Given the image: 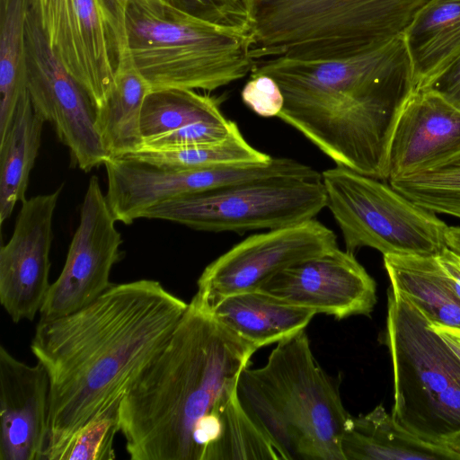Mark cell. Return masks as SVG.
<instances>
[{"label": "cell", "instance_id": "cell-19", "mask_svg": "<svg viewBox=\"0 0 460 460\" xmlns=\"http://www.w3.org/2000/svg\"><path fill=\"white\" fill-rule=\"evenodd\" d=\"M202 309L257 349L305 330L316 314L260 289L226 296Z\"/></svg>", "mask_w": 460, "mask_h": 460}, {"label": "cell", "instance_id": "cell-10", "mask_svg": "<svg viewBox=\"0 0 460 460\" xmlns=\"http://www.w3.org/2000/svg\"><path fill=\"white\" fill-rule=\"evenodd\" d=\"M57 58L85 89L94 105L109 96L128 54L104 0H27Z\"/></svg>", "mask_w": 460, "mask_h": 460}, {"label": "cell", "instance_id": "cell-14", "mask_svg": "<svg viewBox=\"0 0 460 460\" xmlns=\"http://www.w3.org/2000/svg\"><path fill=\"white\" fill-rule=\"evenodd\" d=\"M99 179L92 176L80 210V221L59 277L50 285L40 318L66 315L89 305L113 283L112 267L121 260L122 237Z\"/></svg>", "mask_w": 460, "mask_h": 460}, {"label": "cell", "instance_id": "cell-23", "mask_svg": "<svg viewBox=\"0 0 460 460\" xmlns=\"http://www.w3.org/2000/svg\"><path fill=\"white\" fill-rule=\"evenodd\" d=\"M391 287L434 323L460 329V300L436 256L384 255Z\"/></svg>", "mask_w": 460, "mask_h": 460}, {"label": "cell", "instance_id": "cell-16", "mask_svg": "<svg viewBox=\"0 0 460 460\" xmlns=\"http://www.w3.org/2000/svg\"><path fill=\"white\" fill-rule=\"evenodd\" d=\"M260 290L339 320L369 315L376 303L374 279L353 253L338 247L283 270Z\"/></svg>", "mask_w": 460, "mask_h": 460}, {"label": "cell", "instance_id": "cell-1", "mask_svg": "<svg viewBox=\"0 0 460 460\" xmlns=\"http://www.w3.org/2000/svg\"><path fill=\"white\" fill-rule=\"evenodd\" d=\"M258 349L193 303L119 406L133 460H278L242 409L239 376Z\"/></svg>", "mask_w": 460, "mask_h": 460}, {"label": "cell", "instance_id": "cell-9", "mask_svg": "<svg viewBox=\"0 0 460 460\" xmlns=\"http://www.w3.org/2000/svg\"><path fill=\"white\" fill-rule=\"evenodd\" d=\"M326 207L322 180L273 176L182 195L146 209L161 219L207 232L277 229L314 219Z\"/></svg>", "mask_w": 460, "mask_h": 460}, {"label": "cell", "instance_id": "cell-37", "mask_svg": "<svg viewBox=\"0 0 460 460\" xmlns=\"http://www.w3.org/2000/svg\"><path fill=\"white\" fill-rule=\"evenodd\" d=\"M447 245L460 254V226H449L447 233Z\"/></svg>", "mask_w": 460, "mask_h": 460}, {"label": "cell", "instance_id": "cell-29", "mask_svg": "<svg viewBox=\"0 0 460 460\" xmlns=\"http://www.w3.org/2000/svg\"><path fill=\"white\" fill-rule=\"evenodd\" d=\"M119 432V409L82 426L58 452L54 460H112L114 439Z\"/></svg>", "mask_w": 460, "mask_h": 460}, {"label": "cell", "instance_id": "cell-28", "mask_svg": "<svg viewBox=\"0 0 460 460\" xmlns=\"http://www.w3.org/2000/svg\"><path fill=\"white\" fill-rule=\"evenodd\" d=\"M387 182L422 208L460 219V156L433 170Z\"/></svg>", "mask_w": 460, "mask_h": 460}, {"label": "cell", "instance_id": "cell-18", "mask_svg": "<svg viewBox=\"0 0 460 460\" xmlns=\"http://www.w3.org/2000/svg\"><path fill=\"white\" fill-rule=\"evenodd\" d=\"M49 379L0 347V459L43 460L48 437Z\"/></svg>", "mask_w": 460, "mask_h": 460}, {"label": "cell", "instance_id": "cell-3", "mask_svg": "<svg viewBox=\"0 0 460 460\" xmlns=\"http://www.w3.org/2000/svg\"><path fill=\"white\" fill-rule=\"evenodd\" d=\"M257 75L270 76L280 88L284 103L279 119L336 165L387 181L394 122L414 90L402 35L347 58L257 60L251 75Z\"/></svg>", "mask_w": 460, "mask_h": 460}, {"label": "cell", "instance_id": "cell-34", "mask_svg": "<svg viewBox=\"0 0 460 460\" xmlns=\"http://www.w3.org/2000/svg\"><path fill=\"white\" fill-rule=\"evenodd\" d=\"M108 9L113 18L116 27L124 39L126 37L125 29V13L127 5L129 2L136 3L145 8L155 13H161L165 8V4L163 0H104Z\"/></svg>", "mask_w": 460, "mask_h": 460}, {"label": "cell", "instance_id": "cell-30", "mask_svg": "<svg viewBox=\"0 0 460 460\" xmlns=\"http://www.w3.org/2000/svg\"><path fill=\"white\" fill-rule=\"evenodd\" d=\"M236 123L199 121L144 140L142 147L169 150L209 146L225 141Z\"/></svg>", "mask_w": 460, "mask_h": 460}, {"label": "cell", "instance_id": "cell-33", "mask_svg": "<svg viewBox=\"0 0 460 460\" xmlns=\"http://www.w3.org/2000/svg\"><path fill=\"white\" fill-rule=\"evenodd\" d=\"M423 89L435 91L460 108V57Z\"/></svg>", "mask_w": 460, "mask_h": 460}, {"label": "cell", "instance_id": "cell-11", "mask_svg": "<svg viewBox=\"0 0 460 460\" xmlns=\"http://www.w3.org/2000/svg\"><path fill=\"white\" fill-rule=\"evenodd\" d=\"M336 247L334 232L314 218L252 234L204 269L190 302L209 308L226 296L259 290L283 270Z\"/></svg>", "mask_w": 460, "mask_h": 460}, {"label": "cell", "instance_id": "cell-31", "mask_svg": "<svg viewBox=\"0 0 460 460\" xmlns=\"http://www.w3.org/2000/svg\"><path fill=\"white\" fill-rule=\"evenodd\" d=\"M165 5L198 20L246 32L247 15L241 0H163Z\"/></svg>", "mask_w": 460, "mask_h": 460}, {"label": "cell", "instance_id": "cell-36", "mask_svg": "<svg viewBox=\"0 0 460 460\" xmlns=\"http://www.w3.org/2000/svg\"><path fill=\"white\" fill-rule=\"evenodd\" d=\"M431 325L450 349L460 358V329L432 322Z\"/></svg>", "mask_w": 460, "mask_h": 460}, {"label": "cell", "instance_id": "cell-24", "mask_svg": "<svg viewBox=\"0 0 460 460\" xmlns=\"http://www.w3.org/2000/svg\"><path fill=\"white\" fill-rule=\"evenodd\" d=\"M44 120L31 104L29 93L19 102L13 120L0 138V224L25 199L30 173L41 143Z\"/></svg>", "mask_w": 460, "mask_h": 460}, {"label": "cell", "instance_id": "cell-21", "mask_svg": "<svg viewBox=\"0 0 460 460\" xmlns=\"http://www.w3.org/2000/svg\"><path fill=\"white\" fill-rule=\"evenodd\" d=\"M344 460L460 459L447 447L425 442L402 428L383 405L350 416L341 438Z\"/></svg>", "mask_w": 460, "mask_h": 460}, {"label": "cell", "instance_id": "cell-4", "mask_svg": "<svg viewBox=\"0 0 460 460\" xmlns=\"http://www.w3.org/2000/svg\"><path fill=\"white\" fill-rule=\"evenodd\" d=\"M236 395L279 459L344 460L341 438L351 415L305 330L278 342L263 366L245 367Z\"/></svg>", "mask_w": 460, "mask_h": 460}, {"label": "cell", "instance_id": "cell-5", "mask_svg": "<svg viewBox=\"0 0 460 460\" xmlns=\"http://www.w3.org/2000/svg\"><path fill=\"white\" fill-rule=\"evenodd\" d=\"M255 60H331L375 50L403 34L429 0H241Z\"/></svg>", "mask_w": 460, "mask_h": 460}, {"label": "cell", "instance_id": "cell-35", "mask_svg": "<svg viewBox=\"0 0 460 460\" xmlns=\"http://www.w3.org/2000/svg\"><path fill=\"white\" fill-rule=\"evenodd\" d=\"M437 259L445 272L449 287L460 300V254L447 247L437 255Z\"/></svg>", "mask_w": 460, "mask_h": 460}, {"label": "cell", "instance_id": "cell-2", "mask_svg": "<svg viewBox=\"0 0 460 460\" xmlns=\"http://www.w3.org/2000/svg\"><path fill=\"white\" fill-rule=\"evenodd\" d=\"M189 304L153 279L112 284L89 305L40 318L31 349L49 379L43 460L90 420L119 409L165 347Z\"/></svg>", "mask_w": 460, "mask_h": 460}, {"label": "cell", "instance_id": "cell-27", "mask_svg": "<svg viewBox=\"0 0 460 460\" xmlns=\"http://www.w3.org/2000/svg\"><path fill=\"white\" fill-rule=\"evenodd\" d=\"M122 157L157 167L174 169L263 164L272 159L270 155L251 146L243 137L237 124L234 126L228 137L218 144L169 150L141 147Z\"/></svg>", "mask_w": 460, "mask_h": 460}, {"label": "cell", "instance_id": "cell-15", "mask_svg": "<svg viewBox=\"0 0 460 460\" xmlns=\"http://www.w3.org/2000/svg\"><path fill=\"white\" fill-rule=\"evenodd\" d=\"M63 184L22 202L12 236L0 249V302L13 323L32 321L50 288L53 217Z\"/></svg>", "mask_w": 460, "mask_h": 460}, {"label": "cell", "instance_id": "cell-13", "mask_svg": "<svg viewBox=\"0 0 460 460\" xmlns=\"http://www.w3.org/2000/svg\"><path fill=\"white\" fill-rule=\"evenodd\" d=\"M103 165L108 205L117 222L125 225L141 218L148 208L182 195L260 178L298 177L303 172L300 162L285 157H272L263 164L195 169L164 168L132 159L110 157Z\"/></svg>", "mask_w": 460, "mask_h": 460}, {"label": "cell", "instance_id": "cell-20", "mask_svg": "<svg viewBox=\"0 0 460 460\" xmlns=\"http://www.w3.org/2000/svg\"><path fill=\"white\" fill-rule=\"evenodd\" d=\"M402 37L411 62L413 88L423 89L460 57V0L428 1Z\"/></svg>", "mask_w": 460, "mask_h": 460}, {"label": "cell", "instance_id": "cell-7", "mask_svg": "<svg viewBox=\"0 0 460 460\" xmlns=\"http://www.w3.org/2000/svg\"><path fill=\"white\" fill-rule=\"evenodd\" d=\"M128 53L152 89L213 91L254 66L247 33L218 27L165 6L155 13L129 2Z\"/></svg>", "mask_w": 460, "mask_h": 460}, {"label": "cell", "instance_id": "cell-6", "mask_svg": "<svg viewBox=\"0 0 460 460\" xmlns=\"http://www.w3.org/2000/svg\"><path fill=\"white\" fill-rule=\"evenodd\" d=\"M385 343L394 374L393 418L418 438L447 447L460 434V358L427 315L391 286Z\"/></svg>", "mask_w": 460, "mask_h": 460}, {"label": "cell", "instance_id": "cell-32", "mask_svg": "<svg viewBox=\"0 0 460 460\" xmlns=\"http://www.w3.org/2000/svg\"><path fill=\"white\" fill-rule=\"evenodd\" d=\"M243 102L262 117L278 116L284 98L276 81L266 75H251L242 91Z\"/></svg>", "mask_w": 460, "mask_h": 460}, {"label": "cell", "instance_id": "cell-26", "mask_svg": "<svg viewBox=\"0 0 460 460\" xmlns=\"http://www.w3.org/2000/svg\"><path fill=\"white\" fill-rule=\"evenodd\" d=\"M199 121H228L219 99L181 88L152 89L145 97L140 116L144 140Z\"/></svg>", "mask_w": 460, "mask_h": 460}, {"label": "cell", "instance_id": "cell-12", "mask_svg": "<svg viewBox=\"0 0 460 460\" xmlns=\"http://www.w3.org/2000/svg\"><path fill=\"white\" fill-rule=\"evenodd\" d=\"M25 44L27 89L35 112L52 124L74 165L88 172L104 164L110 156L95 128L96 106L57 58L29 10Z\"/></svg>", "mask_w": 460, "mask_h": 460}, {"label": "cell", "instance_id": "cell-8", "mask_svg": "<svg viewBox=\"0 0 460 460\" xmlns=\"http://www.w3.org/2000/svg\"><path fill=\"white\" fill-rule=\"evenodd\" d=\"M322 181L347 252L436 256L447 247L448 226L387 181L338 165L323 171Z\"/></svg>", "mask_w": 460, "mask_h": 460}, {"label": "cell", "instance_id": "cell-22", "mask_svg": "<svg viewBox=\"0 0 460 460\" xmlns=\"http://www.w3.org/2000/svg\"><path fill=\"white\" fill-rule=\"evenodd\" d=\"M151 90L128 53L119 63L109 96L96 108L95 128L110 157H122L143 146L140 116Z\"/></svg>", "mask_w": 460, "mask_h": 460}, {"label": "cell", "instance_id": "cell-25", "mask_svg": "<svg viewBox=\"0 0 460 460\" xmlns=\"http://www.w3.org/2000/svg\"><path fill=\"white\" fill-rule=\"evenodd\" d=\"M27 10V0H0V138L28 93Z\"/></svg>", "mask_w": 460, "mask_h": 460}, {"label": "cell", "instance_id": "cell-17", "mask_svg": "<svg viewBox=\"0 0 460 460\" xmlns=\"http://www.w3.org/2000/svg\"><path fill=\"white\" fill-rule=\"evenodd\" d=\"M460 156V108L430 89L414 90L394 122L387 181L425 172Z\"/></svg>", "mask_w": 460, "mask_h": 460}, {"label": "cell", "instance_id": "cell-38", "mask_svg": "<svg viewBox=\"0 0 460 460\" xmlns=\"http://www.w3.org/2000/svg\"><path fill=\"white\" fill-rule=\"evenodd\" d=\"M447 447L460 455V434L449 441Z\"/></svg>", "mask_w": 460, "mask_h": 460}]
</instances>
